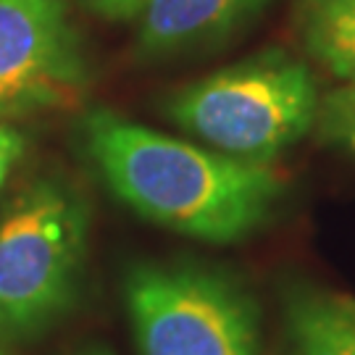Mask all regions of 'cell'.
Listing matches in <instances>:
<instances>
[{
    "mask_svg": "<svg viewBox=\"0 0 355 355\" xmlns=\"http://www.w3.org/2000/svg\"><path fill=\"white\" fill-rule=\"evenodd\" d=\"M87 245L85 200L64 182H35L0 214V337L51 327L74 303Z\"/></svg>",
    "mask_w": 355,
    "mask_h": 355,
    "instance_id": "3",
    "label": "cell"
},
{
    "mask_svg": "<svg viewBox=\"0 0 355 355\" xmlns=\"http://www.w3.org/2000/svg\"><path fill=\"white\" fill-rule=\"evenodd\" d=\"M124 297L140 355H261L258 303L224 268L140 263Z\"/></svg>",
    "mask_w": 355,
    "mask_h": 355,
    "instance_id": "4",
    "label": "cell"
},
{
    "mask_svg": "<svg viewBox=\"0 0 355 355\" xmlns=\"http://www.w3.org/2000/svg\"><path fill=\"white\" fill-rule=\"evenodd\" d=\"M21 153H24V137L13 127L0 121V187L6 184L13 166L19 164Z\"/></svg>",
    "mask_w": 355,
    "mask_h": 355,
    "instance_id": "10",
    "label": "cell"
},
{
    "mask_svg": "<svg viewBox=\"0 0 355 355\" xmlns=\"http://www.w3.org/2000/svg\"><path fill=\"white\" fill-rule=\"evenodd\" d=\"M345 145H347V148H353V150H355V135H353V137H350L347 142H345Z\"/></svg>",
    "mask_w": 355,
    "mask_h": 355,
    "instance_id": "13",
    "label": "cell"
},
{
    "mask_svg": "<svg viewBox=\"0 0 355 355\" xmlns=\"http://www.w3.org/2000/svg\"><path fill=\"white\" fill-rule=\"evenodd\" d=\"M85 61L61 0H0V121L79 98Z\"/></svg>",
    "mask_w": 355,
    "mask_h": 355,
    "instance_id": "5",
    "label": "cell"
},
{
    "mask_svg": "<svg viewBox=\"0 0 355 355\" xmlns=\"http://www.w3.org/2000/svg\"><path fill=\"white\" fill-rule=\"evenodd\" d=\"M268 0H145L140 6L137 48L145 58L208 48L237 32Z\"/></svg>",
    "mask_w": 355,
    "mask_h": 355,
    "instance_id": "6",
    "label": "cell"
},
{
    "mask_svg": "<svg viewBox=\"0 0 355 355\" xmlns=\"http://www.w3.org/2000/svg\"><path fill=\"white\" fill-rule=\"evenodd\" d=\"M145 0H87V6L105 19H132Z\"/></svg>",
    "mask_w": 355,
    "mask_h": 355,
    "instance_id": "11",
    "label": "cell"
},
{
    "mask_svg": "<svg viewBox=\"0 0 355 355\" xmlns=\"http://www.w3.org/2000/svg\"><path fill=\"white\" fill-rule=\"evenodd\" d=\"M316 124L321 137L331 142H347L355 135V79L345 82V87L327 95L318 103Z\"/></svg>",
    "mask_w": 355,
    "mask_h": 355,
    "instance_id": "9",
    "label": "cell"
},
{
    "mask_svg": "<svg viewBox=\"0 0 355 355\" xmlns=\"http://www.w3.org/2000/svg\"><path fill=\"white\" fill-rule=\"evenodd\" d=\"M0 355H8V353H6V350H3V347H0Z\"/></svg>",
    "mask_w": 355,
    "mask_h": 355,
    "instance_id": "14",
    "label": "cell"
},
{
    "mask_svg": "<svg viewBox=\"0 0 355 355\" xmlns=\"http://www.w3.org/2000/svg\"><path fill=\"white\" fill-rule=\"evenodd\" d=\"M305 51L329 74L355 79V0H297Z\"/></svg>",
    "mask_w": 355,
    "mask_h": 355,
    "instance_id": "8",
    "label": "cell"
},
{
    "mask_svg": "<svg viewBox=\"0 0 355 355\" xmlns=\"http://www.w3.org/2000/svg\"><path fill=\"white\" fill-rule=\"evenodd\" d=\"M290 355H355V300L316 284H287Z\"/></svg>",
    "mask_w": 355,
    "mask_h": 355,
    "instance_id": "7",
    "label": "cell"
},
{
    "mask_svg": "<svg viewBox=\"0 0 355 355\" xmlns=\"http://www.w3.org/2000/svg\"><path fill=\"white\" fill-rule=\"evenodd\" d=\"M85 145L108 190L135 214L214 245L250 237L282 198L271 166L168 137L105 108L85 119Z\"/></svg>",
    "mask_w": 355,
    "mask_h": 355,
    "instance_id": "1",
    "label": "cell"
},
{
    "mask_svg": "<svg viewBox=\"0 0 355 355\" xmlns=\"http://www.w3.org/2000/svg\"><path fill=\"white\" fill-rule=\"evenodd\" d=\"M318 103L311 69L271 48L182 87L166 114L211 150L268 166L316 124Z\"/></svg>",
    "mask_w": 355,
    "mask_h": 355,
    "instance_id": "2",
    "label": "cell"
},
{
    "mask_svg": "<svg viewBox=\"0 0 355 355\" xmlns=\"http://www.w3.org/2000/svg\"><path fill=\"white\" fill-rule=\"evenodd\" d=\"M79 355H114V353H108V350H103V347H92V350H85V353H79Z\"/></svg>",
    "mask_w": 355,
    "mask_h": 355,
    "instance_id": "12",
    "label": "cell"
}]
</instances>
